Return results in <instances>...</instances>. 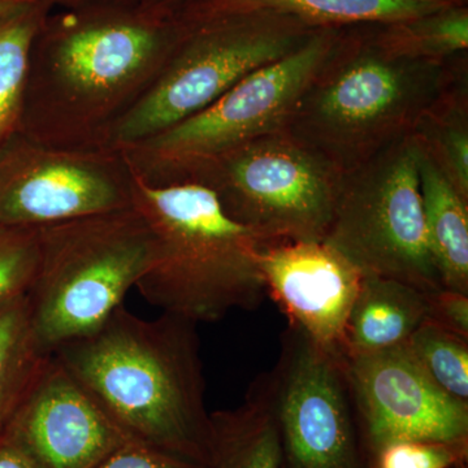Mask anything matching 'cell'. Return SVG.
Here are the masks:
<instances>
[{"label": "cell", "instance_id": "28", "mask_svg": "<svg viewBox=\"0 0 468 468\" xmlns=\"http://www.w3.org/2000/svg\"><path fill=\"white\" fill-rule=\"evenodd\" d=\"M51 9L82 7L92 5H140L143 0H37Z\"/></svg>", "mask_w": 468, "mask_h": 468}, {"label": "cell", "instance_id": "7", "mask_svg": "<svg viewBox=\"0 0 468 468\" xmlns=\"http://www.w3.org/2000/svg\"><path fill=\"white\" fill-rule=\"evenodd\" d=\"M341 29L318 30L298 50L258 68L207 109L117 151L141 180L162 186L184 183L206 163L258 138L286 131L301 95L334 48Z\"/></svg>", "mask_w": 468, "mask_h": 468}, {"label": "cell", "instance_id": "30", "mask_svg": "<svg viewBox=\"0 0 468 468\" xmlns=\"http://www.w3.org/2000/svg\"><path fill=\"white\" fill-rule=\"evenodd\" d=\"M194 0H143L141 7L162 15H174L176 11L189 5Z\"/></svg>", "mask_w": 468, "mask_h": 468}, {"label": "cell", "instance_id": "1", "mask_svg": "<svg viewBox=\"0 0 468 468\" xmlns=\"http://www.w3.org/2000/svg\"><path fill=\"white\" fill-rule=\"evenodd\" d=\"M185 27L141 5L51 9L34 38L18 133L68 149H106Z\"/></svg>", "mask_w": 468, "mask_h": 468}, {"label": "cell", "instance_id": "2", "mask_svg": "<svg viewBox=\"0 0 468 468\" xmlns=\"http://www.w3.org/2000/svg\"><path fill=\"white\" fill-rule=\"evenodd\" d=\"M52 356L129 440L207 466L211 414L196 323L165 313L147 320L122 304Z\"/></svg>", "mask_w": 468, "mask_h": 468}, {"label": "cell", "instance_id": "27", "mask_svg": "<svg viewBox=\"0 0 468 468\" xmlns=\"http://www.w3.org/2000/svg\"><path fill=\"white\" fill-rule=\"evenodd\" d=\"M426 303L427 320L468 338V294L442 288L426 292Z\"/></svg>", "mask_w": 468, "mask_h": 468}, {"label": "cell", "instance_id": "31", "mask_svg": "<svg viewBox=\"0 0 468 468\" xmlns=\"http://www.w3.org/2000/svg\"><path fill=\"white\" fill-rule=\"evenodd\" d=\"M37 0H0V20Z\"/></svg>", "mask_w": 468, "mask_h": 468}, {"label": "cell", "instance_id": "14", "mask_svg": "<svg viewBox=\"0 0 468 468\" xmlns=\"http://www.w3.org/2000/svg\"><path fill=\"white\" fill-rule=\"evenodd\" d=\"M258 264L289 325L346 358V324L362 273L324 241L267 243Z\"/></svg>", "mask_w": 468, "mask_h": 468}, {"label": "cell", "instance_id": "5", "mask_svg": "<svg viewBox=\"0 0 468 468\" xmlns=\"http://www.w3.org/2000/svg\"><path fill=\"white\" fill-rule=\"evenodd\" d=\"M29 292L34 335L46 353L97 331L122 306L155 255V236L137 208L39 227Z\"/></svg>", "mask_w": 468, "mask_h": 468}, {"label": "cell", "instance_id": "18", "mask_svg": "<svg viewBox=\"0 0 468 468\" xmlns=\"http://www.w3.org/2000/svg\"><path fill=\"white\" fill-rule=\"evenodd\" d=\"M419 184L428 246L443 288L468 294V201L420 151Z\"/></svg>", "mask_w": 468, "mask_h": 468}, {"label": "cell", "instance_id": "4", "mask_svg": "<svg viewBox=\"0 0 468 468\" xmlns=\"http://www.w3.org/2000/svg\"><path fill=\"white\" fill-rule=\"evenodd\" d=\"M133 207L155 236V255L135 289L165 314L196 323L254 310L267 294L260 237L232 220L208 187L150 185L134 175Z\"/></svg>", "mask_w": 468, "mask_h": 468}, {"label": "cell", "instance_id": "26", "mask_svg": "<svg viewBox=\"0 0 468 468\" xmlns=\"http://www.w3.org/2000/svg\"><path fill=\"white\" fill-rule=\"evenodd\" d=\"M94 468H207L205 464L131 441Z\"/></svg>", "mask_w": 468, "mask_h": 468}, {"label": "cell", "instance_id": "29", "mask_svg": "<svg viewBox=\"0 0 468 468\" xmlns=\"http://www.w3.org/2000/svg\"><path fill=\"white\" fill-rule=\"evenodd\" d=\"M0 468H30L16 449L0 437Z\"/></svg>", "mask_w": 468, "mask_h": 468}, {"label": "cell", "instance_id": "12", "mask_svg": "<svg viewBox=\"0 0 468 468\" xmlns=\"http://www.w3.org/2000/svg\"><path fill=\"white\" fill-rule=\"evenodd\" d=\"M367 452L394 440H468V402L441 389L408 344L346 358Z\"/></svg>", "mask_w": 468, "mask_h": 468}, {"label": "cell", "instance_id": "32", "mask_svg": "<svg viewBox=\"0 0 468 468\" xmlns=\"http://www.w3.org/2000/svg\"><path fill=\"white\" fill-rule=\"evenodd\" d=\"M455 468H468V463L461 464V466Z\"/></svg>", "mask_w": 468, "mask_h": 468}, {"label": "cell", "instance_id": "13", "mask_svg": "<svg viewBox=\"0 0 468 468\" xmlns=\"http://www.w3.org/2000/svg\"><path fill=\"white\" fill-rule=\"evenodd\" d=\"M2 439L30 468H94L132 441L52 354Z\"/></svg>", "mask_w": 468, "mask_h": 468}, {"label": "cell", "instance_id": "17", "mask_svg": "<svg viewBox=\"0 0 468 468\" xmlns=\"http://www.w3.org/2000/svg\"><path fill=\"white\" fill-rule=\"evenodd\" d=\"M207 468H280V443L266 388L258 378L236 409L211 414Z\"/></svg>", "mask_w": 468, "mask_h": 468}, {"label": "cell", "instance_id": "10", "mask_svg": "<svg viewBox=\"0 0 468 468\" xmlns=\"http://www.w3.org/2000/svg\"><path fill=\"white\" fill-rule=\"evenodd\" d=\"M260 378L276 421L280 468H369L346 358L288 325L276 365Z\"/></svg>", "mask_w": 468, "mask_h": 468}, {"label": "cell", "instance_id": "23", "mask_svg": "<svg viewBox=\"0 0 468 468\" xmlns=\"http://www.w3.org/2000/svg\"><path fill=\"white\" fill-rule=\"evenodd\" d=\"M406 344L441 389L468 402V338L424 319Z\"/></svg>", "mask_w": 468, "mask_h": 468}, {"label": "cell", "instance_id": "11", "mask_svg": "<svg viewBox=\"0 0 468 468\" xmlns=\"http://www.w3.org/2000/svg\"><path fill=\"white\" fill-rule=\"evenodd\" d=\"M134 172L113 149L12 135L0 147V224L39 228L133 206Z\"/></svg>", "mask_w": 468, "mask_h": 468}, {"label": "cell", "instance_id": "22", "mask_svg": "<svg viewBox=\"0 0 468 468\" xmlns=\"http://www.w3.org/2000/svg\"><path fill=\"white\" fill-rule=\"evenodd\" d=\"M50 11L33 2L0 20V147L20 128L30 51Z\"/></svg>", "mask_w": 468, "mask_h": 468}, {"label": "cell", "instance_id": "3", "mask_svg": "<svg viewBox=\"0 0 468 468\" xmlns=\"http://www.w3.org/2000/svg\"><path fill=\"white\" fill-rule=\"evenodd\" d=\"M466 55L396 57L367 26L343 27L286 131L345 174L411 133L421 113L467 76Z\"/></svg>", "mask_w": 468, "mask_h": 468}, {"label": "cell", "instance_id": "21", "mask_svg": "<svg viewBox=\"0 0 468 468\" xmlns=\"http://www.w3.org/2000/svg\"><path fill=\"white\" fill-rule=\"evenodd\" d=\"M367 27L375 42L396 57L448 60L468 50L467 2L409 20L367 24Z\"/></svg>", "mask_w": 468, "mask_h": 468}, {"label": "cell", "instance_id": "16", "mask_svg": "<svg viewBox=\"0 0 468 468\" xmlns=\"http://www.w3.org/2000/svg\"><path fill=\"white\" fill-rule=\"evenodd\" d=\"M426 311V292L388 277L362 275L347 319L346 358L408 343Z\"/></svg>", "mask_w": 468, "mask_h": 468}, {"label": "cell", "instance_id": "6", "mask_svg": "<svg viewBox=\"0 0 468 468\" xmlns=\"http://www.w3.org/2000/svg\"><path fill=\"white\" fill-rule=\"evenodd\" d=\"M318 30L272 15L185 27L153 84L111 126L104 147L122 149L197 115L258 68L298 50Z\"/></svg>", "mask_w": 468, "mask_h": 468}, {"label": "cell", "instance_id": "24", "mask_svg": "<svg viewBox=\"0 0 468 468\" xmlns=\"http://www.w3.org/2000/svg\"><path fill=\"white\" fill-rule=\"evenodd\" d=\"M38 260L37 228L0 224V309L27 294Z\"/></svg>", "mask_w": 468, "mask_h": 468}, {"label": "cell", "instance_id": "20", "mask_svg": "<svg viewBox=\"0 0 468 468\" xmlns=\"http://www.w3.org/2000/svg\"><path fill=\"white\" fill-rule=\"evenodd\" d=\"M50 356L34 335L27 295L0 309V437Z\"/></svg>", "mask_w": 468, "mask_h": 468}, {"label": "cell", "instance_id": "8", "mask_svg": "<svg viewBox=\"0 0 468 468\" xmlns=\"http://www.w3.org/2000/svg\"><path fill=\"white\" fill-rule=\"evenodd\" d=\"M344 172L288 131L258 138L196 169L224 212L264 245L324 241Z\"/></svg>", "mask_w": 468, "mask_h": 468}, {"label": "cell", "instance_id": "9", "mask_svg": "<svg viewBox=\"0 0 468 468\" xmlns=\"http://www.w3.org/2000/svg\"><path fill=\"white\" fill-rule=\"evenodd\" d=\"M324 242L362 275L388 277L423 292L443 288L428 246L411 135L345 172Z\"/></svg>", "mask_w": 468, "mask_h": 468}, {"label": "cell", "instance_id": "25", "mask_svg": "<svg viewBox=\"0 0 468 468\" xmlns=\"http://www.w3.org/2000/svg\"><path fill=\"white\" fill-rule=\"evenodd\" d=\"M468 463V440H394L368 452L369 468H455Z\"/></svg>", "mask_w": 468, "mask_h": 468}, {"label": "cell", "instance_id": "15", "mask_svg": "<svg viewBox=\"0 0 468 468\" xmlns=\"http://www.w3.org/2000/svg\"><path fill=\"white\" fill-rule=\"evenodd\" d=\"M468 0H194L172 16L184 27L224 18L272 15L314 29H341L409 20Z\"/></svg>", "mask_w": 468, "mask_h": 468}, {"label": "cell", "instance_id": "19", "mask_svg": "<svg viewBox=\"0 0 468 468\" xmlns=\"http://www.w3.org/2000/svg\"><path fill=\"white\" fill-rule=\"evenodd\" d=\"M410 135L419 151L468 201L467 76L421 113Z\"/></svg>", "mask_w": 468, "mask_h": 468}]
</instances>
